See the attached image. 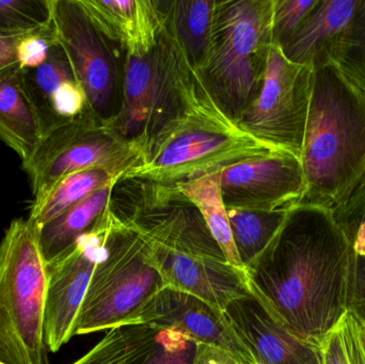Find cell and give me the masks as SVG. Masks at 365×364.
<instances>
[{
    "label": "cell",
    "instance_id": "30bf717a",
    "mask_svg": "<svg viewBox=\"0 0 365 364\" xmlns=\"http://www.w3.org/2000/svg\"><path fill=\"white\" fill-rule=\"evenodd\" d=\"M312 83V68L289 61L272 44L261 91L238 125L259 140L300 158Z\"/></svg>",
    "mask_w": 365,
    "mask_h": 364
},
{
    "label": "cell",
    "instance_id": "d590c367",
    "mask_svg": "<svg viewBox=\"0 0 365 364\" xmlns=\"http://www.w3.org/2000/svg\"><path fill=\"white\" fill-rule=\"evenodd\" d=\"M23 36L0 38V78L17 68H21L17 56V46Z\"/></svg>",
    "mask_w": 365,
    "mask_h": 364
},
{
    "label": "cell",
    "instance_id": "5bb4252c",
    "mask_svg": "<svg viewBox=\"0 0 365 364\" xmlns=\"http://www.w3.org/2000/svg\"><path fill=\"white\" fill-rule=\"evenodd\" d=\"M128 325L180 331L195 343L221 346L248 363L253 361L252 355L232 333L221 312L188 293L169 286L156 292L120 326Z\"/></svg>",
    "mask_w": 365,
    "mask_h": 364
},
{
    "label": "cell",
    "instance_id": "8992f818",
    "mask_svg": "<svg viewBox=\"0 0 365 364\" xmlns=\"http://www.w3.org/2000/svg\"><path fill=\"white\" fill-rule=\"evenodd\" d=\"M47 265L36 228L11 222L0 241V361L51 364L45 342Z\"/></svg>",
    "mask_w": 365,
    "mask_h": 364
},
{
    "label": "cell",
    "instance_id": "484cf974",
    "mask_svg": "<svg viewBox=\"0 0 365 364\" xmlns=\"http://www.w3.org/2000/svg\"><path fill=\"white\" fill-rule=\"evenodd\" d=\"M334 63L365 93V0L330 53Z\"/></svg>",
    "mask_w": 365,
    "mask_h": 364
},
{
    "label": "cell",
    "instance_id": "ac0fdd59",
    "mask_svg": "<svg viewBox=\"0 0 365 364\" xmlns=\"http://www.w3.org/2000/svg\"><path fill=\"white\" fill-rule=\"evenodd\" d=\"M0 139L19 154L23 166L43 139L36 111L21 83V68L0 78Z\"/></svg>",
    "mask_w": 365,
    "mask_h": 364
},
{
    "label": "cell",
    "instance_id": "e575fe53",
    "mask_svg": "<svg viewBox=\"0 0 365 364\" xmlns=\"http://www.w3.org/2000/svg\"><path fill=\"white\" fill-rule=\"evenodd\" d=\"M191 364H250L240 355L214 344L197 343Z\"/></svg>",
    "mask_w": 365,
    "mask_h": 364
},
{
    "label": "cell",
    "instance_id": "d6986e66",
    "mask_svg": "<svg viewBox=\"0 0 365 364\" xmlns=\"http://www.w3.org/2000/svg\"><path fill=\"white\" fill-rule=\"evenodd\" d=\"M117 184H110L92 192L51 222L38 228L36 227L38 245L46 265L66 251L81 235L96 224L110 204L111 196Z\"/></svg>",
    "mask_w": 365,
    "mask_h": 364
},
{
    "label": "cell",
    "instance_id": "4dcf8cb0",
    "mask_svg": "<svg viewBox=\"0 0 365 364\" xmlns=\"http://www.w3.org/2000/svg\"><path fill=\"white\" fill-rule=\"evenodd\" d=\"M57 41L53 24L38 31L25 34L17 46L21 68H34L44 63L48 55L49 47Z\"/></svg>",
    "mask_w": 365,
    "mask_h": 364
},
{
    "label": "cell",
    "instance_id": "d6a6232c",
    "mask_svg": "<svg viewBox=\"0 0 365 364\" xmlns=\"http://www.w3.org/2000/svg\"><path fill=\"white\" fill-rule=\"evenodd\" d=\"M321 346L324 364H353L342 323L326 336Z\"/></svg>",
    "mask_w": 365,
    "mask_h": 364
},
{
    "label": "cell",
    "instance_id": "7402d4cb",
    "mask_svg": "<svg viewBox=\"0 0 365 364\" xmlns=\"http://www.w3.org/2000/svg\"><path fill=\"white\" fill-rule=\"evenodd\" d=\"M220 177L221 172L212 173L179 184L175 188L200 212L208 231L222 250L229 264L237 271L246 273L232 236L227 207L221 194Z\"/></svg>",
    "mask_w": 365,
    "mask_h": 364
},
{
    "label": "cell",
    "instance_id": "9c48e42d",
    "mask_svg": "<svg viewBox=\"0 0 365 364\" xmlns=\"http://www.w3.org/2000/svg\"><path fill=\"white\" fill-rule=\"evenodd\" d=\"M53 24L88 106L110 123L121 109L125 53L96 27L81 0H53Z\"/></svg>",
    "mask_w": 365,
    "mask_h": 364
},
{
    "label": "cell",
    "instance_id": "3957f363",
    "mask_svg": "<svg viewBox=\"0 0 365 364\" xmlns=\"http://www.w3.org/2000/svg\"><path fill=\"white\" fill-rule=\"evenodd\" d=\"M140 199L120 213L145 241L165 286L188 293L223 313L250 295L246 273L229 264L200 212L175 187L140 181Z\"/></svg>",
    "mask_w": 365,
    "mask_h": 364
},
{
    "label": "cell",
    "instance_id": "8d00e7d4",
    "mask_svg": "<svg viewBox=\"0 0 365 364\" xmlns=\"http://www.w3.org/2000/svg\"><path fill=\"white\" fill-rule=\"evenodd\" d=\"M250 364H257V363H249Z\"/></svg>",
    "mask_w": 365,
    "mask_h": 364
},
{
    "label": "cell",
    "instance_id": "e0dca14e",
    "mask_svg": "<svg viewBox=\"0 0 365 364\" xmlns=\"http://www.w3.org/2000/svg\"><path fill=\"white\" fill-rule=\"evenodd\" d=\"M361 0H317L295 33L280 47L294 63L313 70L330 63V53L353 21Z\"/></svg>",
    "mask_w": 365,
    "mask_h": 364
},
{
    "label": "cell",
    "instance_id": "d4e9b609",
    "mask_svg": "<svg viewBox=\"0 0 365 364\" xmlns=\"http://www.w3.org/2000/svg\"><path fill=\"white\" fill-rule=\"evenodd\" d=\"M158 331L147 325L115 327L72 364H137L153 348Z\"/></svg>",
    "mask_w": 365,
    "mask_h": 364
},
{
    "label": "cell",
    "instance_id": "44dd1931",
    "mask_svg": "<svg viewBox=\"0 0 365 364\" xmlns=\"http://www.w3.org/2000/svg\"><path fill=\"white\" fill-rule=\"evenodd\" d=\"M21 78L44 138L56 130L51 113L53 98L64 83L76 80L70 60L58 38L49 47L44 63L34 68H21Z\"/></svg>",
    "mask_w": 365,
    "mask_h": 364
},
{
    "label": "cell",
    "instance_id": "ffe728a7",
    "mask_svg": "<svg viewBox=\"0 0 365 364\" xmlns=\"http://www.w3.org/2000/svg\"><path fill=\"white\" fill-rule=\"evenodd\" d=\"M218 0L169 1L166 26L195 68L205 60L212 44Z\"/></svg>",
    "mask_w": 365,
    "mask_h": 364
},
{
    "label": "cell",
    "instance_id": "2e32d148",
    "mask_svg": "<svg viewBox=\"0 0 365 364\" xmlns=\"http://www.w3.org/2000/svg\"><path fill=\"white\" fill-rule=\"evenodd\" d=\"M90 19L107 38L126 53L149 51L158 43L169 1L81 0Z\"/></svg>",
    "mask_w": 365,
    "mask_h": 364
},
{
    "label": "cell",
    "instance_id": "1f68e13d",
    "mask_svg": "<svg viewBox=\"0 0 365 364\" xmlns=\"http://www.w3.org/2000/svg\"><path fill=\"white\" fill-rule=\"evenodd\" d=\"M347 308L365 324V259L354 254L349 266Z\"/></svg>",
    "mask_w": 365,
    "mask_h": 364
},
{
    "label": "cell",
    "instance_id": "8fae6325",
    "mask_svg": "<svg viewBox=\"0 0 365 364\" xmlns=\"http://www.w3.org/2000/svg\"><path fill=\"white\" fill-rule=\"evenodd\" d=\"M119 222L110 201L96 224L47 264L44 333L49 352H58L74 337L77 316L92 276Z\"/></svg>",
    "mask_w": 365,
    "mask_h": 364
},
{
    "label": "cell",
    "instance_id": "836d02e7",
    "mask_svg": "<svg viewBox=\"0 0 365 364\" xmlns=\"http://www.w3.org/2000/svg\"><path fill=\"white\" fill-rule=\"evenodd\" d=\"M353 364H365V324L353 312L347 311L341 321Z\"/></svg>",
    "mask_w": 365,
    "mask_h": 364
},
{
    "label": "cell",
    "instance_id": "6da1fadb",
    "mask_svg": "<svg viewBox=\"0 0 365 364\" xmlns=\"http://www.w3.org/2000/svg\"><path fill=\"white\" fill-rule=\"evenodd\" d=\"M351 256L329 209L298 205L247 269L249 293L292 333L321 345L349 311Z\"/></svg>",
    "mask_w": 365,
    "mask_h": 364
},
{
    "label": "cell",
    "instance_id": "277c9868",
    "mask_svg": "<svg viewBox=\"0 0 365 364\" xmlns=\"http://www.w3.org/2000/svg\"><path fill=\"white\" fill-rule=\"evenodd\" d=\"M299 205L331 209L365 177V93L334 63L313 70Z\"/></svg>",
    "mask_w": 365,
    "mask_h": 364
},
{
    "label": "cell",
    "instance_id": "603a6c76",
    "mask_svg": "<svg viewBox=\"0 0 365 364\" xmlns=\"http://www.w3.org/2000/svg\"><path fill=\"white\" fill-rule=\"evenodd\" d=\"M120 182L118 177L100 168L86 169L66 175L44 196L34 201L28 220L38 228L68 211L92 192Z\"/></svg>",
    "mask_w": 365,
    "mask_h": 364
},
{
    "label": "cell",
    "instance_id": "7c38bea8",
    "mask_svg": "<svg viewBox=\"0 0 365 364\" xmlns=\"http://www.w3.org/2000/svg\"><path fill=\"white\" fill-rule=\"evenodd\" d=\"M175 59V44L166 23L152 48L125 55L121 109L108 124L124 138L139 143L143 152L168 108Z\"/></svg>",
    "mask_w": 365,
    "mask_h": 364
},
{
    "label": "cell",
    "instance_id": "9a60e30c",
    "mask_svg": "<svg viewBox=\"0 0 365 364\" xmlns=\"http://www.w3.org/2000/svg\"><path fill=\"white\" fill-rule=\"evenodd\" d=\"M232 333L257 364H324L322 346L298 337L252 295L232 301L223 311Z\"/></svg>",
    "mask_w": 365,
    "mask_h": 364
},
{
    "label": "cell",
    "instance_id": "7a4b0ae2",
    "mask_svg": "<svg viewBox=\"0 0 365 364\" xmlns=\"http://www.w3.org/2000/svg\"><path fill=\"white\" fill-rule=\"evenodd\" d=\"M173 44L168 108L145 143L138 166L124 180L175 187L248 160L287 152L259 140L231 119L175 38Z\"/></svg>",
    "mask_w": 365,
    "mask_h": 364
},
{
    "label": "cell",
    "instance_id": "83f0119b",
    "mask_svg": "<svg viewBox=\"0 0 365 364\" xmlns=\"http://www.w3.org/2000/svg\"><path fill=\"white\" fill-rule=\"evenodd\" d=\"M329 211L351 252L365 259V177L346 199Z\"/></svg>",
    "mask_w": 365,
    "mask_h": 364
},
{
    "label": "cell",
    "instance_id": "ba28073f",
    "mask_svg": "<svg viewBox=\"0 0 365 364\" xmlns=\"http://www.w3.org/2000/svg\"><path fill=\"white\" fill-rule=\"evenodd\" d=\"M141 157L139 143L124 138L88 107L76 119L44 137L23 168L36 200L66 175L86 169H103L123 181Z\"/></svg>",
    "mask_w": 365,
    "mask_h": 364
},
{
    "label": "cell",
    "instance_id": "52a82bcc",
    "mask_svg": "<svg viewBox=\"0 0 365 364\" xmlns=\"http://www.w3.org/2000/svg\"><path fill=\"white\" fill-rule=\"evenodd\" d=\"M165 286L147 244L120 216L79 310L75 336L120 326Z\"/></svg>",
    "mask_w": 365,
    "mask_h": 364
},
{
    "label": "cell",
    "instance_id": "4fadbf2b",
    "mask_svg": "<svg viewBox=\"0 0 365 364\" xmlns=\"http://www.w3.org/2000/svg\"><path fill=\"white\" fill-rule=\"evenodd\" d=\"M220 184L227 209L265 213L291 211L306 192L300 158L289 152L225 169Z\"/></svg>",
    "mask_w": 365,
    "mask_h": 364
},
{
    "label": "cell",
    "instance_id": "cb8c5ba5",
    "mask_svg": "<svg viewBox=\"0 0 365 364\" xmlns=\"http://www.w3.org/2000/svg\"><path fill=\"white\" fill-rule=\"evenodd\" d=\"M236 251L245 271L252 267L267 251L280 233L289 211H242L227 209Z\"/></svg>",
    "mask_w": 365,
    "mask_h": 364
},
{
    "label": "cell",
    "instance_id": "74e56055",
    "mask_svg": "<svg viewBox=\"0 0 365 364\" xmlns=\"http://www.w3.org/2000/svg\"><path fill=\"white\" fill-rule=\"evenodd\" d=\"M0 364H4V363H1V361H0Z\"/></svg>",
    "mask_w": 365,
    "mask_h": 364
},
{
    "label": "cell",
    "instance_id": "f1b7e54d",
    "mask_svg": "<svg viewBox=\"0 0 365 364\" xmlns=\"http://www.w3.org/2000/svg\"><path fill=\"white\" fill-rule=\"evenodd\" d=\"M195 343L184 333L175 331H158L153 348L137 364H191Z\"/></svg>",
    "mask_w": 365,
    "mask_h": 364
},
{
    "label": "cell",
    "instance_id": "f546056e",
    "mask_svg": "<svg viewBox=\"0 0 365 364\" xmlns=\"http://www.w3.org/2000/svg\"><path fill=\"white\" fill-rule=\"evenodd\" d=\"M317 0H274L272 43L282 46L292 38Z\"/></svg>",
    "mask_w": 365,
    "mask_h": 364
},
{
    "label": "cell",
    "instance_id": "5b68a950",
    "mask_svg": "<svg viewBox=\"0 0 365 364\" xmlns=\"http://www.w3.org/2000/svg\"><path fill=\"white\" fill-rule=\"evenodd\" d=\"M274 0H218L212 44L197 71L227 115L240 122L263 85Z\"/></svg>",
    "mask_w": 365,
    "mask_h": 364
},
{
    "label": "cell",
    "instance_id": "4316f807",
    "mask_svg": "<svg viewBox=\"0 0 365 364\" xmlns=\"http://www.w3.org/2000/svg\"><path fill=\"white\" fill-rule=\"evenodd\" d=\"M53 23V0L0 1V38L31 33Z\"/></svg>",
    "mask_w": 365,
    "mask_h": 364
}]
</instances>
